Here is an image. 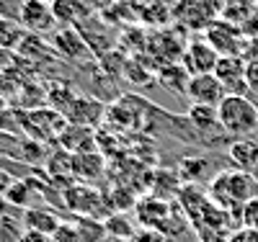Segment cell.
<instances>
[{
	"label": "cell",
	"mask_w": 258,
	"mask_h": 242,
	"mask_svg": "<svg viewBox=\"0 0 258 242\" xmlns=\"http://www.w3.org/2000/svg\"><path fill=\"white\" fill-rule=\"evenodd\" d=\"M207 196L212 199V204H217L220 209L230 211L232 216H240L243 206L258 196V186L253 181L250 173L243 170H222L217 173L207 186Z\"/></svg>",
	"instance_id": "1"
},
{
	"label": "cell",
	"mask_w": 258,
	"mask_h": 242,
	"mask_svg": "<svg viewBox=\"0 0 258 242\" xmlns=\"http://www.w3.org/2000/svg\"><path fill=\"white\" fill-rule=\"evenodd\" d=\"M217 116L222 131L240 139L245 134H253L258 129V106L248 96H225V101L217 106Z\"/></svg>",
	"instance_id": "2"
},
{
	"label": "cell",
	"mask_w": 258,
	"mask_h": 242,
	"mask_svg": "<svg viewBox=\"0 0 258 242\" xmlns=\"http://www.w3.org/2000/svg\"><path fill=\"white\" fill-rule=\"evenodd\" d=\"M64 204L75 216H88V219H103L114 214L109 209V201L101 191H96L88 183H73L64 188Z\"/></svg>",
	"instance_id": "3"
},
{
	"label": "cell",
	"mask_w": 258,
	"mask_h": 242,
	"mask_svg": "<svg viewBox=\"0 0 258 242\" xmlns=\"http://www.w3.org/2000/svg\"><path fill=\"white\" fill-rule=\"evenodd\" d=\"M70 121L64 119L54 108H34V111H24L18 114V126L29 131V137L34 142H49V139H59V134L64 131Z\"/></svg>",
	"instance_id": "4"
},
{
	"label": "cell",
	"mask_w": 258,
	"mask_h": 242,
	"mask_svg": "<svg viewBox=\"0 0 258 242\" xmlns=\"http://www.w3.org/2000/svg\"><path fill=\"white\" fill-rule=\"evenodd\" d=\"M220 62V54L214 52V47L204 39V36H191L183 47V54H181V64L188 70V75H207V72H214Z\"/></svg>",
	"instance_id": "5"
},
{
	"label": "cell",
	"mask_w": 258,
	"mask_h": 242,
	"mask_svg": "<svg viewBox=\"0 0 258 242\" xmlns=\"http://www.w3.org/2000/svg\"><path fill=\"white\" fill-rule=\"evenodd\" d=\"M170 216H173V206H170L165 199H158V196H142L140 201H135V219L142 229H160L168 234V224Z\"/></svg>",
	"instance_id": "6"
},
{
	"label": "cell",
	"mask_w": 258,
	"mask_h": 242,
	"mask_svg": "<svg viewBox=\"0 0 258 242\" xmlns=\"http://www.w3.org/2000/svg\"><path fill=\"white\" fill-rule=\"evenodd\" d=\"M173 18L186 31H207L217 21V13L212 0H181L173 11Z\"/></svg>",
	"instance_id": "7"
},
{
	"label": "cell",
	"mask_w": 258,
	"mask_h": 242,
	"mask_svg": "<svg viewBox=\"0 0 258 242\" xmlns=\"http://www.w3.org/2000/svg\"><path fill=\"white\" fill-rule=\"evenodd\" d=\"M204 39L214 47L220 57H243V47H245V34L243 29L225 24V21H214V24L204 31Z\"/></svg>",
	"instance_id": "8"
},
{
	"label": "cell",
	"mask_w": 258,
	"mask_h": 242,
	"mask_svg": "<svg viewBox=\"0 0 258 242\" xmlns=\"http://www.w3.org/2000/svg\"><path fill=\"white\" fill-rule=\"evenodd\" d=\"M18 24L34 36L52 31L57 26L52 3H47V0H24V6L18 11Z\"/></svg>",
	"instance_id": "9"
},
{
	"label": "cell",
	"mask_w": 258,
	"mask_h": 242,
	"mask_svg": "<svg viewBox=\"0 0 258 242\" xmlns=\"http://www.w3.org/2000/svg\"><path fill=\"white\" fill-rule=\"evenodd\" d=\"M212 6L220 21L238 26L243 31L253 24L258 13V0H212Z\"/></svg>",
	"instance_id": "10"
},
{
	"label": "cell",
	"mask_w": 258,
	"mask_h": 242,
	"mask_svg": "<svg viewBox=\"0 0 258 242\" xmlns=\"http://www.w3.org/2000/svg\"><path fill=\"white\" fill-rule=\"evenodd\" d=\"M214 77L222 83L227 96H248V83H245V59L243 57H220Z\"/></svg>",
	"instance_id": "11"
},
{
	"label": "cell",
	"mask_w": 258,
	"mask_h": 242,
	"mask_svg": "<svg viewBox=\"0 0 258 242\" xmlns=\"http://www.w3.org/2000/svg\"><path fill=\"white\" fill-rule=\"evenodd\" d=\"M186 96L191 98V103H204V106H220L227 96V91L222 88V83L214 77V72L207 75H191Z\"/></svg>",
	"instance_id": "12"
},
{
	"label": "cell",
	"mask_w": 258,
	"mask_h": 242,
	"mask_svg": "<svg viewBox=\"0 0 258 242\" xmlns=\"http://www.w3.org/2000/svg\"><path fill=\"white\" fill-rule=\"evenodd\" d=\"M70 124H80V126H91L98 124L103 119V103L96 101L93 96H75L73 106L68 108V114H64Z\"/></svg>",
	"instance_id": "13"
},
{
	"label": "cell",
	"mask_w": 258,
	"mask_h": 242,
	"mask_svg": "<svg viewBox=\"0 0 258 242\" xmlns=\"http://www.w3.org/2000/svg\"><path fill=\"white\" fill-rule=\"evenodd\" d=\"M227 160L232 163L235 170H243V173H255L258 170V142L250 137H240L235 139L227 147Z\"/></svg>",
	"instance_id": "14"
},
{
	"label": "cell",
	"mask_w": 258,
	"mask_h": 242,
	"mask_svg": "<svg viewBox=\"0 0 258 242\" xmlns=\"http://www.w3.org/2000/svg\"><path fill=\"white\" fill-rule=\"evenodd\" d=\"M59 147L70 155H80V152H91L96 149V134L91 126H80V124H68L64 131L59 134Z\"/></svg>",
	"instance_id": "15"
},
{
	"label": "cell",
	"mask_w": 258,
	"mask_h": 242,
	"mask_svg": "<svg viewBox=\"0 0 258 242\" xmlns=\"http://www.w3.org/2000/svg\"><path fill=\"white\" fill-rule=\"evenodd\" d=\"M54 47H57V52L68 54L73 59H83V57H88V52H91L88 41H85L83 34L78 29H73V26H64V29H59L54 34Z\"/></svg>",
	"instance_id": "16"
},
{
	"label": "cell",
	"mask_w": 258,
	"mask_h": 242,
	"mask_svg": "<svg viewBox=\"0 0 258 242\" xmlns=\"http://www.w3.org/2000/svg\"><path fill=\"white\" fill-rule=\"evenodd\" d=\"M103 170H106V160L98 149L73 155V175L80 181H96L103 175Z\"/></svg>",
	"instance_id": "17"
},
{
	"label": "cell",
	"mask_w": 258,
	"mask_h": 242,
	"mask_svg": "<svg viewBox=\"0 0 258 242\" xmlns=\"http://www.w3.org/2000/svg\"><path fill=\"white\" fill-rule=\"evenodd\" d=\"M62 227V219L49 211V209H41V206H29L24 211V229H34V232H41V234H54L57 229Z\"/></svg>",
	"instance_id": "18"
},
{
	"label": "cell",
	"mask_w": 258,
	"mask_h": 242,
	"mask_svg": "<svg viewBox=\"0 0 258 242\" xmlns=\"http://www.w3.org/2000/svg\"><path fill=\"white\" fill-rule=\"evenodd\" d=\"M188 124L197 129V134H209L212 129H222L217 106H204V103H191L188 106Z\"/></svg>",
	"instance_id": "19"
},
{
	"label": "cell",
	"mask_w": 258,
	"mask_h": 242,
	"mask_svg": "<svg viewBox=\"0 0 258 242\" xmlns=\"http://www.w3.org/2000/svg\"><path fill=\"white\" fill-rule=\"evenodd\" d=\"M29 31L16 18L0 16V52H18V47L26 41Z\"/></svg>",
	"instance_id": "20"
},
{
	"label": "cell",
	"mask_w": 258,
	"mask_h": 242,
	"mask_svg": "<svg viewBox=\"0 0 258 242\" xmlns=\"http://www.w3.org/2000/svg\"><path fill=\"white\" fill-rule=\"evenodd\" d=\"M158 80L163 88H168V91H176L181 96H186V88H188V70L183 67L181 62H173V64H163L160 72H158Z\"/></svg>",
	"instance_id": "21"
},
{
	"label": "cell",
	"mask_w": 258,
	"mask_h": 242,
	"mask_svg": "<svg viewBox=\"0 0 258 242\" xmlns=\"http://www.w3.org/2000/svg\"><path fill=\"white\" fill-rule=\"evenodd\" d=\"M52 11H54V18L64 26H70V24L80 26V21L88 18V6L83 0H54Z\"/></svg>",
	"instance_id": "22"
},
{
	"label": "cell",
	"mask_w": 258,
	"mask_h": 242,
	"mask_svg": "<svg viewBox=\"0 0 258 242\" xmlns=\"http://www.w3.org/2000/svg\"><path fill=\"white\" fill-rule=\"evenodd\" d=\"M80 234L83 242H103L106 237H109V232H106V224L101 222V219H88V216H75V224H73Z\"/></svg>",
	"instance_id": "23"
},
{
	"label": "cell",
	"mask_w": 258,
	"mask_h": 242,
	"mask_svg": "<svg viewBox=\"0 0 258 242\" xmlns=\"http://www.w3.org/2000/svg\"><path fill=\"white\" fill-rule=\"evenodd\" d=\"M31 193H34V186H31V178H21V181H11V186L6 188V199L11 206H18V209H29V201H31Z\"/></svg>",
	"instance_id": "24"
},
{
	"label": "cell",
	"mask_w": 258,
	"mask_h": 242,
	"mask_svg": "<svg viewBox=\"0 0 258 242\" xmlns=\"http://www.w3.org/2000/svg\"><path fill=\"white\" fill-rule=\"evenodd\" d=\"M103 224H106V232L109 234H114V237H119V239H132L135 237V222L129 219L126 214H121V211H114V214H109L103 219Z\"/></svg>",
	"instance_id": "25"
},
{
	"label": "cell",
	"mask_w": 258,
	"mask_h": 242,
	"mask_svg": "<svg viewBox=\"0 0 258 242\" xmlns=\"http://www.w3.org/2000/svg\"><path fill=\"white\" fill-rule=\"evenodd\" d=\"M207 170H209L207 157H183L178 163V175H183V178H188V181H199Z\"/></svg>",
	"instance_id": "26"
},
{
	"label": "cell",
	"mask_w": 258,
	"mask_h": 242,
	"mask_svg": "<svg viewBox=\"0 0 258 242\" xmlns=\"http://www.w3.org/2000/svg\"><path fill=\"white\" fill-rule=\"evenodd\" d=\"M240 227L258 229V196L243 206V211H240Z\"/></svg>",
	"instance_id": "27"
},
{
	"label": "cell",
	"mask_w": 258,
	"mask_h": 242,
	"mask_svg": "<svg viewBox=\"0 0 258 242\" xmlns=\"http://www.w3.org/2000/svg\"><path fill=\"white\" fill-rule=\"evenodd\" d=\"M245 83H248V98H258V59L245 62Z\"/></svg>",
	"instance_id": "28"
},
{
	"label": "cell",
	"mask_w": 258,
	"mask_h": 242,
	"mask_svg": "<svg viewBox=\"0 0 258 242\" xmlns=\"http://www.w3.org/2000/svg\"><path fill=\"white\" fill-rule=\"evenodd\" d=\"M129 242H168V234L160 232V229H142L140 227Z\"/></svg>",
	"instance_id": "29"
},
{
	"label": "cell",
	"mask_w": 258,
	"mask_h": 242,
	"mask_svg": "<svg viewBox=\"0 0 258 242\" xmlns=\"http://www.w3.org/2000/svg\"><path fill=\"white\" fill-rule=\"evenodd\" d=\"M52 242H83V239H80V234H78V229L73 224L62 222V227L52 234Z\"/></svg>",
	"instance_id": "30"
},
{
	"label": "cell",
	"mask_w": 258,
	"mask_h": 242,
	"mask_svg": "<svg viewBox=\"0 0 258 242\" xmlns=\"http://www.w3.org/2000/svg\"><path fill=\"white\" fill-rule=\"evenodd\" d=\"M227 242H258V229H248V227H238L230 237Z\"/></svg>",
	"instance_id": "31"
},
{
	"label": "cell",
	"mask_w": 258,
	"mask_h": 242,
	"mask_svg": "<svg viewBox=\"0 0 258 242\" xmlns=\"http://www.w3.org/2000/svg\"><path fill=\"white\" fill-rule=\"evenodd\" d=\"M24 6V0H0V16L6 18H16L18 21V11Z\"/></svg>",
	"instance_id": "32"
},
{
	"label": "cell",
	"mask_w": 258,
	"mask_h": 242,
	"mask_svg": "<svg viewBox=\"0 0 258 242\" xmlns=\"http://www.w3.org/2000/svg\"><path fill=\"white\" fill-rule=\"evenodd\" d=\"M243 59H245V62H250V59H258V34H253V36H245Z\"/></svg>",
	"instance_id": "33"
},
{
	"label": "cell",
	"mask_w": 258,
	"mask_h": 242,
	"mask_svg": "<svg viewBox=\"0 0 258 242\" xmlns=\"http://www.w3.org/2000/svg\"><path fill=\"white\" fill-rule=\"evenodd\" d=\"M18 242H52L49 234H41V232H34V229H24L18 237Z\"/></svg>",
	"instance_id": "34"
},
{
	"label": "cell",
	"mask_w": 258,
	"mask_h": 242,
	"mask_svg": "<svg viewBox=\"0 0 258 242\" xmlns=\"http://www.w3.org/2000/svg\"><path fill=\"white\" fill-rule=\"evenodd\" d=\"M8 206H11V204H8V199H6V193L0 191V216H3V214L8 211Z\"/></svg>",
	"instance_id": "35"
},
{
	"label": "cell",
	"mask_w": 258,
	"mask_h": 242,
	"mask_svg": "<svg viewBox=\"0 0 258 242\" xmlns=\"http://www.w3.org/2000/svg\"><path fill=\"white\" fill-rule=\"evenodd\" d=\"M8 186H11V178H8V175H6L3 170H0V191L6 193V188H8Z\"/></svg>",
	"instance_id": "36"
},
{
	"label": "cell",
	"mask_w": 258,
	"mask_h": 242,
	"mask_svg": "<svg viewBox=\"0 0 258 242\" xmlns=\"http://www.w3.org/2000/svg\"><path fill=\"white\" fill-rule=\"evenodd\" d=\"M6 111H8V103H6L3 96H0V114H6Z\"/></svg>",
	"instance_id": "37"
},
{
	"label": "cell",
	"mask_w": 258,
	"mask_h": 242,
	"mask_svg": "<svg viewBox=\"0 0 258 242\" xmlns=\"http://www.w3.org/2000/svg\"><path fill=\"white\" fill-rule=\"evenodd\" d=\"M253 181H255V186H258V170L253 173Z\"/></svg>",
	"instance_id": "38"
},
{
	"label": "cell",
	"mask_w": 258,
	"mask_h": 242,
	"mask_svg": "<svg viewBox=\"0 0 258 242\" xmlns=\"http://www.w3.org/2000/svg\"><path fill=\"white\" fill-rule=\"evenodd\" d=\"M255 24H258V13H255Z\"/></svg>",
	"instance_id": "39"
}]
</instances>
